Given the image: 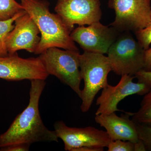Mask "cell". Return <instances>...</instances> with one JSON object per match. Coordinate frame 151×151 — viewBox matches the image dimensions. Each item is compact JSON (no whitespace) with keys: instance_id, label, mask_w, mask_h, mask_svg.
<instances>
[{"instance_id":"obj_4","label":"cell","mask_w":151,"mask_h":151,"mask_svg":"<svg viewBox=\"0 0 151 151\" xmlns=\"http://www.w3.org/2000/svg\"><path fill=\"white\" fill-rule=\"evenodd\" d=\"M80 55L79 51L53 47L47 49L39 56L49 74L69 86L80 98L82 78Z\"/></svg>"},{"instance_id":"obj_18","label":"cell","mask_w":151,"mask_h":151,"mask_svg":"<svg viewBox=\"0 0 151 151\" xmlns=\"http://www.w3.org/2000/svg\"><path fill=\"white\" fill-rule=\"evenodd\" d=\"M138 137L145 144L147 151H151V127L137 124Z\"/></svg>"},{"instance_id":"obj_2","label":"cell","mask_w":151,"mask_h":151,"mask_svg":"<svg viewBox=\"0 0 151 151\" xmlns=\"http://www.w3.org/2000/svg\"><path fill=\"white\" fill-rule=\"evenodd\" d=\"M21 4L40 31V40L35 54L40 55L53 47L79 51L70 37L71 32L57 14L50 12L47 1L21 0Z\"/></svg>"},{"instance_id":"obj_13","label":"cell","mask_w":151,"mask_h":151,"mask_svg":"<svg viewBox=\"0 0 151 151\" xmlns=\"http://www.w3.org/2000/svg\"><path fill=\"white\" fill-rule=\"evenodd\" d=\"M132 113H126L121 116L116 112L95 115L94 120L103 127L112 140H122L135 143L139 140L137 124L130 119Z\"/></svg>"},{"instance_id":"obj_17","label":"cell","mask_w":151,"mask_h":151,"mask_svg":"<svg viewBox=\"0 0 151 151\" xmlns=\"http://www.w3.org/2000/svg\"><path fill=\"white\" fill-rule=\"evenodd\" d=\"M134 33L137 40L143 48L145 50L148 49L151 44V19L145 27Z\"/></svg>"},{"instance_id":"obj_23","label":"cell","mask_w":151,"mask_h":151,"mask_svg":"<svg viewBox=\"0 0 151 151\" xmlns=\"http://www.w3.org/2000/svg\"><path fill=\"white\" fill-rule=\"evenodd\" d=\"M134 151H146L147 149L145 144L142 141L139 139L137 142L134 143Z\"/></svg>"},{"instance_id":"obj_22","label":"cell","mask_w":151,"mask_h":151,"mask_svg":"<svg viewBox=\"0 0 151 151\" xmlns=\"http://www.w3.org/2000/svg\"><path fill=\"white\" fill-rule=\"evenodd\" d=\"M143 70L151 71V47L145 50V65Z\"/></svg>"},{"instance_id":"obj_14","label":"cell","mask_w":151,"mask_h":151,"mask_svg":"<svg viewBox=\"0 0 151 151\" xmlns=\"http://www.w3.org/2000/svg\"><path fill=\"white\" fill-rule=\"evenodd\" d=\"M131 116L136 124L151 127V88L144 95L139 110L132 113Z\"/></svg>"},{"instance_id":"obj_11","label":"cell","mask_w":151,"mask_h":151,"mask_svg":"<svg viewBox=\"0 0 151 151\" xmlns=\"http://www.w3.org/2000/svg\"><path fill=\"white\" fill-rule=\"evenodd\" d=\"M121 79L115 86L108 85L103 88L102 93L96 100L99 107L95 115L108 114L121 111L118 108L119 103L124 98L133 94L144 96L150 91V87L144 83L133 81L134 76H122Z\"/></svg>"},{"instance_id":"obj_10","label":"cell","mask_w":151,"mask_h":151,"mask_svg":"<svg viewBox=\"0 0 151 151\" xmlns=\"http://www.w3.org/2000/svg\"><path fill=\"white\" fill-rule=\"evenodd\" d=\"M49 74L41 59L36 58H24L17 52L0 57V78L8 81L24 79L46 80Z\"/></svg>"},{"instance_id":"obj_12","label":"cell","mask_w":151,"mask_h":151,"mask_svg":"<svg viewBox=\"0 0 151 151\" xmlns=\"http://www.w3.org/2000/svg\"><path fill=\"white\" fill-rule=\"evenodd\" d=\"M40 34L35 22L26 12L16 19L14 27L6 39L9 54H14L21 50L35 53L40 40Z\"/></svg>"},{"instance_id":"obj_19","label":"cell","mask_w":151,"mask_h":151,"mask_svg":"<svg viewBox=\"0 0 151 151\" xmlns=\"http://www.w3.org/2000/svg\"><path fill=\"white\" fill-rule=\"evenodd\" d=\"M108 151H134V143L122 140H111L107 147Z\"/></svg>"},{"instance_id":"obj_3","label":"cell","mask_w":151,"mask_h":151,"mask_svg":"<svg viewBox=\"0 0 151 151\" xmlns=\"http://www.w3.org/2000/svg\"><path fill=\"white\" fill-rule=\"evenodd\" d=\"M80 70L81 78L84 81L80 108L85 113L91 108L97 93L109 85L108 75L112 70L108 56L84 52L80 55Z\"/></svg>"},{"instance_id":"obj_5","label":"cell","mask_w":151,"mask_h":151,"mask_svg":"<svg viewBox=\"0 0 151 151\" xmlns=\"http://www.w3.org/2000/svg\"><path fill=\"white\" fill-rule=\"evenodd\" d=\"M145 50L130 32L121 33L107 53L112 70L117 75L134 76L144 69Z\"/></svg>"},{"instance_id":"obj_1","label":"cell","mask_w":151,"mask_h":151,"mask_svg":"<svg viewBox=\"0 0 151 151\" xmlns=\"http://www.w3.org/2000/svg\"><path fill=\"white\" fill-rule=\"evenodd\" d=\"M29 100L27 108L17 116L8 129L0 135V148L17 144L31 145L40 142H58L55 131L44 124L39 110L41 95L46 85L45 80H30Z\"/></svg>"},{"instance_id":"obj_9","label":"cell","mask_w":151,"mask_h":151,"mask_svg":"<svg viewBox=\"0 0 151 151\" xmlns=\"http://www.w3.org/2000/svg\"><path fill=\"white\" fill-rule=\"evenodd\" d=\"M100 0H58L55 11L72 32L74 25H89L100 22Z\"/></svg>"},{"instance_id":"obj_16","label":"cell","mask_w":151,"mask_h":151,"mask_svg":"<svg viewBox=\"0 0 151 151\" xmlns=\"http://www.w3.org/2000/svg\"><path fill=\"white\" fill-rule=\"evenodd\" d=\"M24 10L16 0H0V21L9 19Z\"/></svg>"},{"instance_id":"obj_15","label":"cell","mask_w":151,"mask_h":151,"mask_svg":"<svg viewBox=\"0 0 151 151\" xmlns=\"http://www.w3.org/2000/svg\"><path fill=\"white\" fill-rule=\"evenodd\" d=\"M25 12H26L25 10L22 11L9 19L0 21V57L8 55V52L6 47V39L9 33L14 27V23L16 19Z\"/></svg>"},{"instance_id":"obj_20","label":"cell","mask_w":151,"mask_h":151,"mask_svg":"<svg viewBox=\"0 0 151 151\" xmlns=\"http://www.w3.org/2000/svg\"><path fill=\"white\" fill-rule=\"evenodd\" d=\"M134 76L138 82L144 83L151 88V71L142 70L136 73Z\"/></svg>"},{"instance_id":"obj_21","label":"cell","mask_w":151,"mask_h":151,"mask_svg":"<svg viewBox=\"0 0 151 151\" xmlns=\"http://www.w3.org/2000/svg\"><path fill=\"white\" fill-rule=\"evenodd\" d=\"M29 145L25 144H17L1 148L2 151H27L29 150Z\"/></svg>"},{"instance_id":"obj_7","label":"cell","mask_w":151,"mask_h":151,"mask_svg":"<svg viewBox=\"0 0 151 151\" xmlns=\"http://www.w3.org/2000/svg\"><path fill=\"white\" fill-rule=\"evenodd\" d=\"M54 127L58 139L64 143L65 151H76L85 147H107L112 140L106 131L94 127H70L61 121L55 122Z\"/></svg>"},{"instance_id":"obj_6","label":"cell","mask_w":151,"mask_h":151,"mask_svg":"<svg viewBox=\"0 0 151 151\" xmlns=\"http://www.w3.org/2000/svg\"><path fill=\"white\" fill-rule=\"evenodd\" d=\"M108 6L116 15L110 25L119 32H135L145 27L150 21L151 0H109Z\"/></svg>"},{"instance_id":"obj_8","label":"cell","mask_w":151,"mask_h":151,"mask_svg":"<svg viewBox=\"0 0 151 151\" xmlns=\"http://www.w3.org/2000/svg\"><path fill=\"white\" fill-rule=\"evenodd\" d=\"M120 33L113 27L97 22L88 27L79 26L71 32L70 37L84 52L105 54Z\"/></svg>"}]
</instances>
